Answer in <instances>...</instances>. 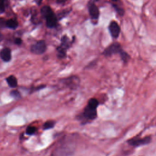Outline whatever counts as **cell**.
Listing matches in <instances>:
<instances>
[{
    "label": "cell",
    "mask_w": 156,
    "mask_h": 156,
    "mask_svg": "<svg viewBox=\"0 0 156 156\" xmlns=\"http://www.w3.org/2000/svg\"><path fill=\"white\" fill-rule=\"evenodd\" d=\"M105 57H110L113 54H119L124 63H127L130 59V55L122 48L121 44L118 42L112 43L107 47L102 52Z\"/></svg>",
    "instance_id": "6da1fadb"
},
{
    "label": "cell",
    "mask_w": 156,
    "mask_h": 156,
    "mask_svg": "<svg viewBox=\"0 0 156 156\" xmlns=\"http://www.w3.org/2000/svg\"><path fill=\"white\" fill-rule=\"evenodd\" d=\"M41 15L46 20V24L48 27H55L57 24V18L50 7L43 6L40 10Z\"/></svg>",
    "instance_id": "7a4b0ae2"
},
{
    "label": "cell",
    "mask_w": 156,
    "mask_h": 156,
    "mask_svg": "<svg viewBox=\"0 0 156 156\" xmlns=\"http://www.w3.org/2000/svg\"><path fill=\"white\" fill-rule=\"evenodd\" d=\"M71 45V41L66 35H63L61 38V43L57 48V57L60 58H63L66 55V51Z\"/></svg>",
    "instance_id": "3957f363"
},
{
    "label": "cell",
    "mask_w": 156,
    "mask_h": 156,
    "mask_svg": "<svg viewBox=\"0 0 156 156\" xmlns=\"http://www.w3.org/2000/svg\"><path fill=\"white\" fill-rule=\"evenodd\" d=\"M46 49V43L44 40H41L30 46V51L35 54H41L45 52Z\"/></svg>",
    "instance_id": "277c9868"
},
{
    "label": "cell",
    "mask_w": 156,
    "mask_h": 156,
    "mask_svg": "<svg viewBox=\"0 0 156 156\" xmlns=\"http://www.w3.org/2000/svg\"><path fill=\"white\" fill-rule=\"evenodd\" d=\"M88 10L91 18L93 20H98L99 17V10L94 2L92 0H90L87 4Z\"/></svg>",
    "instance_id": "5b68a950"
},
{
    "label": "cell",
    "mask_w": 156,
    "mask_h": 156,
    "mask_svg": "<svg viewBox=\"0 0 156 156\" xmlns=\"http://www.w3.org/2000/svg\"><path fill=\"white\" fill-rule=\"evenodd\" d=\"M97 108L87 105L82 113L83 116L87 120H93L97 117Z\"/></svg>",
    "instance_id": "8992f818"
},
{
    "label": "cell",
    "mask_w": 156,
    "mask_h": 156,
    "mask_svg": "<svg viewBox=\"0 0 156 156\" xmlns=\"http://www.w3.org/2000/svg\"><path fill=\"white\" fill-rule=\"evenodd\" d=\"M108 30L113 38H118L120 34V27L117 22L112 21L108 26Z\"/></svg>",
    "instance_id": "52a82bcc"
},
{
    "label": "cell",
    "mask_w": 156,
    "mask_h": 156,
    "mask_svg": "<svg viewBox=\"0 0 156 156\" xmlns=\"http://www.w3.org/2000/svg\"><path fill=\"white\" fill-rule=\"evenodd\" d=\"M151 138L150 136H146L142 138H131L127 142L130 145H132L133 146H139L149 143L151 142Z\"/></svg>",
    "instance_id": "ba28073f"
},
{
    "label": "cell",
    "mask_w": 156,
    "mask_h": 156,
    "mask_svg": "<svg viewBox=\"0 0 156 156\" xmlns=\"http://www.w3.org/2000/svg\"><path fill=\"white\" fill-rule=\"evenodd\" d=\"M63 82L65 86L70 88H76L79 84L80 80L78 77L73 76L65 79Z\"/></svg>",
    "instance_id": "9c48e42d"
},
{
    "label": "cell",
    "mask_w": 156,
    "mask_h": 156,
    "mask_svg": "<svg viewBox=\"0 0 156 156\" xmlns=\"http://www.w3.org/2000/svg\"><path fill=\"white\" fill-rule=\"evenodd\" d=\"M0 57L4 62H9L12 58L11 50L8 48H4L0 51Z\"/></svg>",
    "instance_id": "30bf717a"
},
{
    "label": "cell",
    "mask_w": 156,
    "mask_h": 156,
    "mask_svg": "<svg viewBox=\"0 0 156 156\" xmlns=\"http://www.w3.org/2000/svg\"><path fill=\"white\" fill-rule=\"evenodd\" d=\"M7 82L9 85V86L11 88H16L18 85V81L16 78L13 75L9 76L6 79Z\"/></svg>",
    "instance_id": "8fae6325"
},
{
    "label": "cell",
    "mask_w": 156,
    "mask_h": 156,
    "mask_svg": "<svg viewBox=\"0 0 156 156\" xmlns=\"http://www.w3.org/2000/svg\"><path fill=\"white\" fill-rule=\"evenodd\" d=\"M5 25L7 27H9L10 29H15L18 26V23L16 20L9 19L6 21Z\"/></svg>",
    "instance_id": "7c38bea8"
},
{
    "label": "cell",
    "mask_w": 156,
    "mask_h": 156,
    "mask_svg": "<svg viewBox=\"0 0 156 156\" xmlns=\"http://www.w3.org/2000/svg\"><path fill=\"white\" fill-rule=\"evenodd\" d=\"M55 121H52V120H49L47 121L46 122H45L43 125V129L44 130H48L49 129H52L55 126Z\"/></svg>",
    "instance_id": "4fadbf2b"
},
{
    "label": "cell",
    "mask_w": 156,
    "mask_h": 156,
    "mask_svg": "<svg viewBox=\"0 0 156 156\" xmlns=\"http://www.w3.org/2000/svg\"><path fill=\"white\" fill-rule=\"evenodd\" d=\"M87 105L93 108H97V107H98V105H99V102L96 98H91L90 99H89Z\"/></svg>",
    "instance_id": "5bb4252c"
},
{
    "label": "cell",
    "mask_w": 156,
    "mask_h": 156,
    "mask_svg": "<svg viewBox=\"0 0 156 156\" xmlns=\"http://www.w3.org/2000/svg\"><path fill=\"white\" fill-rule=\"evenodd\" d=\"M37 128L33 126H29L26 130V132L27 135H31L34 134L37 132Z\"/></svg>",
    "instance_id": "9a60e30c"
},
{
    "label": "cell",
    "mask_w": 156,
    "mask_h": 156,
    "mask_svg": "<svg viewBox=\"0 0 156 156\" xmlns=\"http://www.w3.org/2000/svg\"><path fill=\"white\" fill-rule=\"evenodd\" d=\"M112 6L113 7V8L115 9V10H116V12H117V13H118V15H119L120 16H122V15H124V10L122 7H119L118 5L114 4H112Z\"/></svg>",
    "instance_id": "2e32d148"
},
{
    "label": "cell",
    "mask_w": 156,
    "mask_h": 156,
    "mask_svg": "<svg viewBox=\"0 0 156 156\" xmlns=\"http://www.w3.org/2000/svg\"><path fill=\"white\" fill-rule=\"evenodd\" d=\"M10 95L13 97L15 99H19L21 98V94L19 92V91L16 90H12L10 93Z\"/></svg>",
    "instance_id": "e0dca14e"
},
{
    "label": "cell",
    "mask_w": 156,
    "mask_h": 156,
    "mask_svg": "<svg viewBox=\"0 0 156 156\" xmlns=\"http://www.w3.org/2000/svg\"><path fill=\"white\" fill-rule=\"evenodd\" d=\"M5 7V0H0V11L1 12H4Z\"/></svg>",
    "instance_id": "ac0fdd59"
},
{
    "label": "cell",
    "mask_w": 156,
    "mask_h": 156,
    "mask_svg": "<svg viewBox=\"0 0 156 156\" xmlns=\"http://www.w3.org/2000/svg\"><path fill=\"white\" fill-rule=\"evenodd\" d=\"M14 43L16 44H18V45H20L21 43H22V40L20 38H16L14 40Z\"/></svg>",
    "instance_id": "d6986e66"
},
{
    "label": "cell",
    "mask_w": 156,
    "mask_h": 156,
    "mask_svg": "<svg viewBox=\"0 0 156 156\" xmlns=\"http://www.w3.org/2000/svg\"><path fill=\"white\" fill-rule=\"evenodd\" d=\"M42 1H43V0H35V2H36V3H37L38 5H40V4L41 3Z\"/></svg>",
    "instance_id": "ffe728a7"
},
{
    "label": "cell",
    "mask_w": 156,
    "mask_h": 156,
    "mask_svg": "<svg viewBox=\"0 0 156 156\" xmlns=\"http://www.w3.org/2000/svg\"><path fill=\"white\" fill-rule=\"evenodd\" d=\"M66 0H56L57 3H63L65 2Z\"/></svg>",
    "instance_id": "44dd1931"
},
{
    "label": "cell",
    "mask_w": 156,
    "mask_h": 156,
    "mask_svg": "<svg viewBox=\"0 0 156 156\" xmlns=\"http://www.w3.org/2000/svg\"><path fill=\"white\" fill-rule=\"evenodd\" d=\"M2 35L0 34V41H1V40H2Z\"/></svg>",
    "instance_id": "7402d4cb"
},
{
    "label": "cell",
    "mask_w": 156,
    "mask_h": 156,
    "mask_svg": "<svg viewBox=\"0 0 156 156\" xmlns=\"http://www.w3.org/2000/svg\"><path fill=\"white\" fill-rule=\"evenodd\" d=\"M112 1H114V2H116V1H118V0H112Z\"/></svg>",
    "instance_id": "603a6c76"
},
{
    "label": "cell",
    "mask_w": 156,
    "mask_h": 156,
    "mask_svg": "<svg viewBox=\"0 0 156 156\" xmlns=\"http://www.w3.org/2000/svg\"><path fill=\"white\" fill-rule=\"evenodd\" d=\"M95 1H99V0H95Z\"/></svg>",
    "instance_id": "cb8c5ba5"
}]
</instances>
